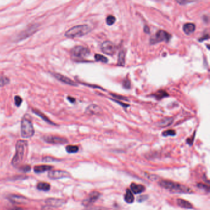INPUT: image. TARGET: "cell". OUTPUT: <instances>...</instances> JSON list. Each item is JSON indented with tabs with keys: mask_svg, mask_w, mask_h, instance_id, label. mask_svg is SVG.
Instances as JSON below:
<instances>
[{
	"mask_svg": "<svg viewBox=\"0 0 210 210\" xmlns=\"http://www.w3.org/2000/svg\"><path fill=\"white\" fill-rule=\"evenodd\" d=\"M70 175L66 171L64 170H53L49 172L48 177L51 180H59L70 177Z\"/></svg>",
	"mask_w": 210,
	"mask_h": 210,
	"instance_id": "cell-10",
	"label": "cell"
},
{
	"mask_svg": "<svg viewBox=\"0 0 210 210\" xmlns=\"http://www.w3.org/2000/svg\"><path fill=\"white\" fill-rule=\"evenodd\" d=\"M28 143L25 140H19L16 144V153L12 160V165L14 167L19 166L23 160L25 151Z\"/></svg>",
	"mask_w": 210,
	"mask_h": 210,
	"instance_id": "cell-2",
	"label": "cell"
},
{
	"mask_svg": "<svg viewBox=\"0 0 210 210\" xmlns=\"http://www.w3.org/2000/svg\"><path fill=\"white\" fill-rule=\"evenodd\" d=\"M38 30V25L37 24H33V25H30L29 26H27L26 28L19 33L18 35L16 38V40L17 41H22L23 39H25L33 34H34L35 32L37 31Z\"/></svg>",
	"mask_w": 210,
	"mask_h": 210,
	"instance_id": "cell-6",
	"label": "cell"
},
{
	"mask_svg": "<svg viewBox=\"0 0 210 210\" xmlns=\"http://www.w3.org/2000/svg\"><path fill=\"white\" fill-rule=\"evenodd\" d=\"M174 121L173 118L172 117H166L164 118L163 119L161 120L158 123V126L160 127H166L169 126H171Z\"/></svg>",
	"mask_w": 210,
	"mask_h": 210,
	"instance_id": "cell-18",
	"label": "cell"
},
{
	"mask_svg": "<svg viewBox=\"0 0 210 210\" xmlns=\"http://www.w3.org/2000/svg\"><path fill=\"white\" fill-rule=\"evenodd\" d=\"M153 97H154L155 98H156L157 100H161L166 97L168 96V94L166 93V92L164 91V90H159L157 92H156L155 94L152 95Z\"/></svg>",
	"mask_w": 210,
	"mask_h": 210,
	"instance_id": "cell-25",
	"label": "cell"
},
{
	"mask_svg": "<svg viewBox=\"0 0 210 210\" xmlns=\"http://www.w3.org/2000/svg\"><path fill=\"white\" fill-rule=\"evenodd\" d=\"M123 86L125 89H130L131 88V82L130 80L128 79H125L123 81Z\"/></svg>",
	"mask_w": 210,
	"mask_h": 210,
	"instance_id": "cell-32",
	"label": "cell"
},
{
	"mask_svg": "<svg viewBox=\"0 0 210 210\" xmlns=\"http://www.w3.org/2000/svg\"><path fill=\"white\" fill-rule=\"evenodd\" d=\"M197 1V0H176V1L181 5H184V4H186L187 3L192 2H193V1Z\"/></svg>",
	"mask_w": 210,
	"mask_h": 210,
	"instance_id": "cell-33",
	"label": "cell"
},
{
	"mask_svg": "<svg viewBox=\"0 0 210 210\" xmlns=\"http://www.w3.org/2000/svg\"><path fill=\"white\" fill-rule=\"evenodd\" d=\"M177 203L179 207L183 208H185V209H192L193 208L192 205L189 202L183 200V199H178L177 200Z\"/></svg>",
	"mask_w": 210,
	"mask_h": 210,
	"instance_id": "cell-21",
	"label": "cell"
},
{
	"mask_svg": "<svg viewBox=\"0 0 210 210\" xmlns=\"http://www.w3.org/2000/svg\"><path fill=\"white\" fill-rule=\"evenodd\" d=\"M21 170L24 172H28L31 170V167L29 165H24L21 168Z\"/></svg>",
	"mask_w": 210,
	"mask_h": 210,
	"instance_id": "cell-37",
	"label": "cell"
},
{
	"mask_svg": "<svg viewBox=\"0 0 210 210\" xmlns=\"http://www.w3.org/2000/svg\"><path fill=\"white\" fill-rule=\"evenodd\" d=\"M53 75L57 79L59 80V81L65 84H67V85H71V86H77L78 84L74 82L73 80H72L71 79H70L69 78L67 77V76H65L61 74H59V73H53Z\"/></svg>",
	"mask_w": 210,
	"mask_h": 210,
	"instance_id": "cell-13",
	"label": "cell"
},
{
	"mask_svg": "<svg viewBox=\"0 0 210 210\" xmlns=\"http://www.w3.org/2000/svg\"><path fill=\"white\" fill-rule=\"evenodd\" d=\"M209 39V35H208V34H206V35L203 36L202 38H200L199 39V41L202 42L203 41H204V40H207V39Z\"/></svg>",
	"mask_w": 210,
	"mask_h": 210,
	"instance_id": "cell-39",
	"label": "cell"
},
{
	"mask_svg": "<svg viewBox=\"0 0 210 210\" xmlns=\"http://www.w3.org/2000/svg\"><path fill=\"white\" fill-rule=\"evenodd\" d=\"M32 112L33 113H35V114H36L38 116H39L40 117H41L43 120H44L45 122H46L48 124H53V125H55L54 122H53L45 114H43V112H41V111H40L39 110L36 109H32Z\"/></svg>",
	"mask_w": 210,
	"mask_h": 210,
	"instance_id": "cell-20",
	"label": "cell"
},
{
	"mask_svg": "<svg viewBox=\"0 0 210 210\" xmlns=\"http://www.w3.org/2000/svg\"><path fill=\"white\" fill-rule=\"evenodd\" d=\"M195 30V25L192 23H187L183 26V31L187 35L193 33Z\"/></svg>",
	"mask_w": 210,
	"mask_h": 210,
	"instance_id": "cell-19",
	"label": "cell"
},
{
	"mask_svg": "<svg viewBox=\"0 0 210 210\" xmlns=\"http://www.w3.org/2000/svg\"><path fill=\"white\" fill-rule=\"evenodd\" d=\"M171 34L164 30H159L157 33L150 38V43L151 44H157L160 42H168L171 39Z\"/></svg>",
	"mask_w": 210,
	"mask_h": 210,
	"instance_id": "cell-5",
	"label": "cell"
},
{
	"mask_svg": "<svg viewBox=\"0 0 210 210\" xmlns=\"http://www.w3.org/2000/svg\"><path fill=\"white\" fill-rule=\"evenodd\" d=\"M45 203L50 207H60L65 204L64 200L57 198H48L45 200Z\"/></svg>",
	"mask_w": 210,
	"mask_h": 210,
	"instance_id": "cell-12",
	"label": "cell"
},
{
	"mask_svg": "<svg viewBox=\"0 0 210 210\" xmlns=\"http://www.w3.org/2000/svg\"><path fill=\"white\" fill-rule=\"evenodd\" d=\"M125 200L128 203H132L134 200V197L132 193L131 190L127 189L125 195Z\"/></svg>",
	"mask_w": 210,
	"mask_h": 210,
	"instance_id": "cell-23",
	"label": "cell"
},
{
	"mask_svg": "<svg viewBox=\"0 0 210 210\" xmlns=\"http://www.w3.org/2000/svg\"><path fill=\"white\" fill-rule=\"evenodd\" d=\"M9 82H10V80L8 78L0 75V87L5 86L9 84Z\"/></svg>",
	"mask_w": 210,
	"mask_h": 210,
	"instance_id": "cell-28",
	"label": "cell"
},
{
	"mask_svg": "<svg viewBox=\"0 0 210 210\" xmlns=\"http://www.w3.org/2000/svg\"><path fill=\"white\" fill-rule=\"evenodd\" d=\"M52 168H53V167L50 165H36L34 167V171L36 173H41L46 171H50Z\"/></svg>",
	"mask_w": 210,
	"mask_h": 210,
	"instance_id": "cell-16",
	"label": "cell"
},
{
	"mask_svg": "<svg viewBox=\"0 0 210 210\" xmlns=\"http://www.w3.org/2000/svg\"><path fill=\"white\" fill-rule=\"evenodd\" d=\"M113 100V101H115V102H117L118 103H119V104L122 105V106H123V107H128V106H129V105H126V104H125V103H121V102H118V100Z\"/></svg>",
	"mask_w": 210,
	"mask_h": 210,
	"instance_id": "cell-42",
	"label": "cell"
},
{
	"mask_svg": "<svg viewBox=\"0 0 210 210\" xmlns=\"http://www.w3.org/2000/svg\"><path fill=\"white\" fill-rule=\"evenodd\" d=\"M50 188H51L50 184H48L47 183L40 182L37 184V189L40 190L48 191V190H50Z\"/></svg>",
	"mask_w": 210,
	"mask_h": 210,
	"instance_id": "cell-24",
	"label": "cell"
},
{
	"mask_svg": "<svg viewBox=\"0 0 210 210\" xmlns=\"http://www.w3.org/2000/svg\"><path fill=\"white\" fill-rule=\"evenodd\" d=\"M116 21V19L113 16H108L106 18V23L108 25H112Z\"/></svg>",
	"mask_w": 210,
	"mask_h": 210,
	"instance_id": "cell-29",
	"label": "cell"
},
{
	"mask_svg": "<svg viewBox=\"0 0 210 210\" xmlns=\"http://www.w3.org/2000/svg\"><path fill=\"white\" fill-rule=\"evenodd\" d=\"M35 130L31 120L24 117L21 122V136L24 138H29L33 136Z\"/></svg>",
	"mask_w": 210,
	"mask_h": 210,
	"instance_id": "cell-4",
	"label": "cell"
},
{
	"mask_svg": "<svg viewBox=\"0 0 210 210\" xmlns=\"http://www.w3.org/2000/svg\"><path fill=\"white\" fill-rule=\"evenodd\" d=\"M94 58L96 61L98 62H101L103 63H107L108 62V59L105 56L102 55L101 54H96L94 55Z\"/></svg>",
	"mask_w": 210,
	"mask_h": 210,
	"instance_id": "cell-27",
	"label": "cell"
},
{
	"mask_svg": "<svg viewBox=\"0 0 210 210\" xmlns=\"http://www.w3.org/2000/svg\"><path fill=\"white\" fill-rule=\"evenodd\" d=\"M144 31L146 33H147V34L150 33V28H149V27L148 26H147V25H146V26H144Z\"/></svg>",
	"mask_w": 210,
	"mask_h": 210,
	"instance_id": "cell-40",
	"label": "cell"
},
{
	"mask_svg": "<svg viewBox=\"0 0 210 210\" xmlns=\"http://www.w3.org/2000/svg\"><path fill=\"white\" fill-rule=\"evenodd\" d=\"M111 95H112V97H115V98H117V100H128L126 98H125V97H122V96H119V95H115V94H111Z\"/></svg>",
	"mask_w": 210,
	"mask_h": 210,
	"instance_id": "cell-35",
	"label": "cell"
},
{
	"mask_svg": "<svg viewBox=\"0 0 210 210\" xmlns=\"http://www.w3.org/2000/svg\"><path fill=\"white\" fill-rule=\"evenodd\" d=\"M14 103H15V105L17 107H19L22 104V99L21 97L17 95L14 97Z\"/></svg>",
	"mask_w": 210,
	"mask_h": 210,
	"instance_id": "cell-31",
	"label": "cell"
},
{
	"mask_svg": "<svg viewBox=\"0 0 210 210\" xmlns=\"http://www.w3.org/2000/svg\"><path fill=\"white\" fill-rule=\"evenodd\" d=\"M161 187L173 192L176 193H191L192 190L184 185L176 183L171 181L161 180L159 182Z\"/></svg>",
	"mask_w": 210,
	"mask_h": 210,
	"instance_id": "cell-1",
	"label": "cell"
},
{
	"mask_svg": "<svg viewBox=\"0 0 210 210\" xmlns=\"http://www.w3.org/2000/svg\"><path fill=\"white\" fill-rule=\"evenodd\" d=\"M91 30V28L87 25H79L70 28L66 31L65 35L70 38L81 37L88 34Z\"/></svg>",
	"mask_w": 210,
	"mask_h": 210,
	"instance_id": "cell-3",
	"label": "cell"
},
{
	"mask_svg": "<svg viewBox=\"0 0 210 210\" xmlns=\"http://www.w3.org/2000/svg\"><path fill=\"white\" fill-rule=\"evenodd\" d=\"M89 49L82 46H75L71 51L72 57L77 59H82L89 55Z\"/></svg>",
	"mask_w": 210,
	"mask_h": 210,
	"instance_id": "cell-7",
	"label": "cell"
},
{
	"mask_svg": "<svg viewBox=\"0 0 210 210\" xmlns=\"http://www.w3.org/2000/svg\"><path fill=\"white\" fill-rule=\"evenodd\" d=\"M125 57H126V52L125 50L121 51L118 54V63L117 65L120 66H123L125 65Z\"/></svg>",
	"mask_w": 210,
	"mask_h": 210,
	"instance_id": "cell-22",
	"label": "cell"
},
{
	"mask_svg": "<svg viewBox=\"0 0 210 210\" xmlns=\"http://www.w3.org/2000/svg\"><path fill=\"white\" fill-rule=\"evenodd\" d=\"M176 135V131L173 129H169L162 133V135L163 136H174Z\"/></svg>",
	"mask_w": 210,
	"mask_h": 210,
	"instance_id": "cell-30",
	"label": "cell"
},
{
	"mask_svg": "<svg viewBox=\"0 0 210 210\" xmlns=\"http://www.w3.org/2000/svg\"><path fill=\"white\" fill-rule=\"evenodd\" d=\"M194 138H195V134H193V135L192 136V138H188L187 140V143L188 144H189V145H192L193 142V140H194Z\"/></svg>",
	"mask_w": 210,
	"mask_h": 210,
	"instance_id": "cell-38",
	"label": "cell"
},
{
	"mask_svg": "<svg viewBox=\"0 0 210 210\" xmlns=\"http://www.w3.org/2000/svg\"><path fill=\"white\" fill-rule=\"evenodd\" d=\"M67 99L69 100V101L70 102H71V103H74L75 102V99L74 98L72 97L69 96V97H67Z\"/></svg>",
	"mask_w": 210,
	"mask_h": 210,
	"instance_id": "cell-41",
	"label": "cell"
},
{
	"mask_svg": "<svg viewBox=\"0 0 210 210\" xmlns=\"http://www.w3.org/2000/svg\"><path fill=\"white\" fill-rule=\"evenodd\" d=\"M101 50L103 53H104L107 55H113L116 52L117 48H116V46L112 42L109 41H106L102 44Z\"/></svg>",
	"mask_w": 210,
	"mask_h": 210,
	"instance_id": "cell-9",
	"label": "cell"
},
{
	"mask_svg": "<svg viewBox=\"0 0 210 210\" xmlns=\"http://www.w3.org/2000/svg\"><path fill=\"white\" fill-rule=\"evenodd\" d=\"M42 139L47 143L54 144H61L68 143V140L66 138L55 135H45L42 137Z\"/></svg>",
	"mask_w": 210,
	"mask_h": 210,
	"instance_id": "cell-8",
	"label": "cell"
},
{
	"mask_svg": "<svg viewBox=\"0 0 210 210\" xmlns=\"http://www.w3.org/2000/svg\"><path fill=\"white\" fill-rule=\"evenodd\" d=\"M9 200L14 204H24L28 202V199L21 195L11 194L8 196Z\"/></svg>",
	"mask_w": 210,
	"mask_h": 210,
	"instance_id": "cell-14",
	"label": "cell"
},
{
	"mask_svg": "<svg viewBox=\"0 0 210 210\" xmlns=\"http://www.w3.org/2000/svg\"><path fill=\"white\" fill-rule=\"evenodd\" d=\"M43 161H45V162H49L57 161V160H56L55 158H51V157H46V158H43Z\"/></svg>",
	"mask_w": 210,
	"mask_h": 210,
	"instance_id": "cell-36",
	"label": "cell"
},
{
	"mask_svg": "<svg viewBox=\"0 0 210 210\" xmlns=\"http://www.w3.org/2000/svg\"><path fill=\"white\" fill-rule=\"evenodd\" d=\"M79 148L77 146L75 145H68L66 146V151L68 153L72 154L76 153L79 151Z\"/></svg>",
	"mask_w": 210,
	"mask_h": 210,
	"instance_id": "cell-26",
	"label": "cell"
},
{
	"mask_svg": "<svg viewBox=\"0 0 210 210\" xmlns=\"http://www.w3.org/2000/svg\"><path fill=\"white\" fill-rule=\"evenodd\" d=\"M100 193L96 191L91 192L89 196L83 200V204L85 207H88L90 205L94 203L100 197Z\"/></svg>",
	"mask_w": 210,
	"mask_h": 210,
	"instance_id": "cell-11",
	"label": "cell"
},
{
	"mask_svg": "<svg viewBox=\"0 0 210 210\" xmlns=\"http://www.w3.org/2000/svg\"><path fill=\"white\" fill-rule=\"evenodd\" d=\"M102 112V109L98 105H89L86 109V113L90 115H98Z\"/></svg>",
	"mask_w": 210,
	"mask_h": 210,
	"instance_id": "cell-15",
	"label": "cell"
},
{
	"mask_svg": "<svg viewBox=\"0 0 210 210\" xmlns=\"http://www.w3.org/2000/svg\"><path fill=\"white\" fill-rule=\"evenodd\" d=\"M197 186H198V187H199V188H200V189H204V190H205V191H207V192H209V190H210V187H209V186H208V185H205V184H202V183H199V184H197Z\"/></svg>",
	"mask_w": 210,
	"mask_h": 210,
	"instance_id": "cell-34",
	"label": "cell"
},
{
	"mask_svg": "<svg viewBox=\"0 0 210 210\" xmlns=\"http://www.w3.org/2000/svg\"><path fill=\"white\" fill-rule=\"evenodd\" d=\"M24 210L22 208H14L13 210Z\"/></svg>",
	"mask_w": 210,
	"mask_h": 210,
	"instance_id": "cell-43",
	"label": "cell"
},
{
	"mask_svg": "<svg viewBox=\"0 0 210 210\" xmlns=\"http://www.w3.org/2000/svg\"><path fill=\"white\" fill-rule=\"evenodd\" d=\"M130 188H131V192L136 194L143 192L146 189L145 187L143 185L136 184V183H132L130 185Z\"/></svg>",
	"mask_w": 210,
	"mask_h": 210,
	"instance_id": "cell-17",
	"label": "cell"
}]
</instances>
